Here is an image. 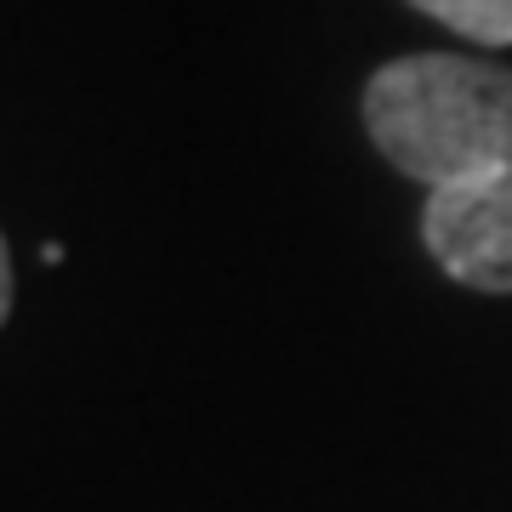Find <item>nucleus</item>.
Instances as JSON below:
<instances>
[{
    "instance_id": "nucleus-1",
    "label": "nucleus",
    "mask_w": 512,
    "mask_h": 512,
    "mask_svg": "<svg viewBox=\"0 0 512 512\" xmlns=\"http://www.w3.org/2000/svg\"><path fill=\"white\" fill-rule=\"evenodd\" d=\"M365 126L410 183L461 188L512 171V69L456 52H410L370 74Z\"/></svg>"
},
{
    "instance_id": "nucleus-2",
    "label": "nucleus",
    "mask_w": 512,
    "mask_h": 512,
    "mask_svg": "<svg viewBox=\"0 0 512 512\" xmlns=\"http://www.w3.org/2000/svg\"><path fill=\"white\" fill-rule=\"evenodd\" d=\"M421 245L456 285L512 296V171L433 188L421 205Z\"/></svg>"
},
{
    "instance_id": "nucleus-4",
    "label": "nucleus",
    "mask_w": 512,
    "mask_h": 512,
    "mask_svg": "<svg viewBox=\"0 0 512 512\" xmlns=\"http://www.w3.org/2000/svg\"><path fill=\"white\" fill-rule=\"evenodd\" d=\"M6 313H12V251L0 239V325H6Z\"/></svg>"
},
{
    "instance_id": "nucleus-3",
    "label": "nucleus",
    "mask_w": 512,
    "mask_h": 512,
    "mask_svg": "<svg viewBox=\"0 0 512 512\" xmlns=\"http://www.w3.org/2000/svg\"><path fill=\"white\" fill-rule=\"evenodd\" d=\"M416 12L444 23L450 35L478 46H512V0H410Z\"/></svg>"
}]
</instances>
